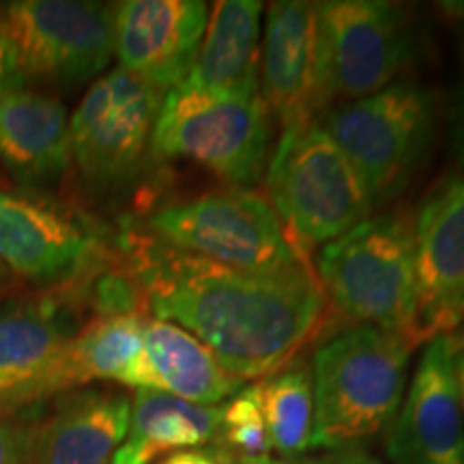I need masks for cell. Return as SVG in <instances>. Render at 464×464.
<instances>
[{
  "instance_id": "5bb4252c",
  "label": "cell",
  "mask_w": 464,
  "mask_h": 464,
  "mask_svg": "<svg viewBox=\"0 0 464 464\" xmlns=\"http://www.w3.org/2000/svg\"><path fill=\"white\" fill-rule=\"evenodd\" d=\"M260 100L284 130L321 112V26L318 3L280 0L266 9L260 48Z\"/></svg>"
},
{
  "instance_id": "1f68e13d",
  "label": "cell",
  "mask_w": 464,
  "mask_h": 464,
  "mask_svg": "<svg viewBox=\"0 0 464 464\" xmlns=\"http://www.w3.org/2000/svg\"><path fill=\"white\" fill-rule=\"evenodd\" d=\"M265 464H293V462H288V460H274V458H271V460H266Z\"/></svg>"
},
{
  "instance_id": "f546056e",
  "label": "cell",
  "mask_w": 464,
  "mask_h": 464,
  "mask_svg": "<svg viewBox=\"0 0 464 464\" xmlns=\"http://www.w3.org/2000/svg\"><path fill=\"white\" fill-rule=\"evenodd\" d=\"M456 150L464 161V56H462V82L460 100H458V123H456Z\"/></svg>"
},
{
  "instance_id": "d6986e66",
  "label": "cell",
  "mask_w": 464,
  "mask_h": 464,
  "mask_svg": "<svg viewBox=\"0 0 464 464\" xmlns=\"http://www.w3.org/2000/svg\"><path fill=\"white\" fill-rule=\"evenodd\" d=\"M260 17L258 0L213 5L196 65L181 86L224 100L260 97Z\"/></svg>"
},
{
  "instance_id": "7a4b0ae2",
  "label": "cell",
  "mask_w": 464,
  "mask_h": 464,
  "mask_svg": "<svg viewBox=\"0 0 464 464\" xmlns=\"http://www.w3.org/2000/svg\"><path fill=\"white\" fill-rule=\"evenodd\" d=\"M415 348V340L370 324H355L318 346L310 450L351 448L387 430L404 402Z\"/></svg>"
},
{
  "instance_id": "9c48e42d",
  "label": "cell",
  "mask_w": 464,
  "mask_h": 464,
  "mask_svg": "<svg viewBox=\"0 0 464 464\" xmlns=\"http://www.w3.org/2000/svg\"><path fill=\"white\" fill-rule=\"evenodd\" d=\"M164 95L121 67L91 84L69 121V153L86 183L112 189L138 172Z\"/></svg>"
},
{
  "instance_id": "52a82bcc",
  "label": "cell",
  "mask_w": 464,
  "mask_h": 464,
  "mask_svg": "<svg viewBox=\"0 0 464 464\" xmlns=\"http://www.w3.org/2000/svg\"><path fill=\"white\" fill-rule=\"evenodd\" d=\"M318 26L321 112L396 84L415 63L417 31L400 3L327 0L318 3Z\"/></svg>"
},
{
  "instance_id": "5b68a950",
  "label": "cell",
  "mask_w": 464,
  "mask_h": 464,
  "mask_svg": "<svg viewBox=\"0 0 464 464\" xmlns=\"http://www.w3.org/2000/svg\"><path fill=\"white\" fill-rule=\"evenodd\" d=\"M437 116V92L406 80L323 110L316 121L355 168L372 207L379 208L413 181L432 144Z\"/></svg>"
},
{
  "instance_id": "d4e9b609",
  "label": "cell",
  "mask_w": 464,
  "mask_h": 464,
  "mask_svg": "<svg viewBox=\"0 0 464 464\" xmlns=\"http://www.w3.org/2000/svg\"><path fill=\"white\" fill-rule=\"evenodd\" d=\"M26 78L22 73L20 63H17V54L7 28L3 24V17H0V92L17 89V86H24Z\"/></svg>"
},
{
  "instance_id": "f1b7e54d",
  "label": "cell",
  "mask_w": 464,
  "mask_h": 464,
  "mask_svg": "<svg viewBox=\"0 0 464 464\" xmlns=\"http://www.w3.org/2000/svg\"><path fill=\"white\" fill-rule=\"evenodd\" d=\"M160 464H224L219 458L200 454V451H179V454L168 456Z\"/></svg>"
},
{
  "instance_id": "2e32d148",
  "label": "cell",
  "mask_w": 464,
  "mask_h": 464,
  "mask_svg": "<svg viewBox=\"0 0 464 464\" xmlns=\"http://www.w3.org/2000/svg\"><path fill=\"white\" fill-rule=\"evenodd\" d=\"M69 318L54 299L0 310V417L56 396L58 359L75 335Z\"/></svg>"
},
{
  "instance_id": "8992f818",
  "label": "cell",
  "mask_w": 464,
  "mask_h": 464,
  "mask_svg": "<svg viewBox=\"0 0 464 464\" xmlns=\"http://www.w3.org/2000/svg\"><path fill=\"white\" fill-rule=\"evenodd\" d=\"M271 121L260 97L224 100L177 86L161 102L150 150L164 160L196 161L235 188L247 189L269 166Z\"/></svg>"
},
{
  "instance_id": "836d02e7",
  "label": "cell",
  "mask_w": 464,
  "mask_h": 464,
  "mask_svg": "<svg viewBox=\"0 0 464 464\" xmlns=\"http://www.w3.org/2000/svg\"><path fill=\"white\" fill-rule=\"evenodd\" d=\"M460 342H464V332H462V340Z\"/></svg>"
},
{
  "instance_id": "7c38bea8",
  "label": "cell",
  "mask_w": 464,
  "mask_h": 464,
  "mask_svg": "<svg viewBox=\"0 0 464 464\" xmlns=\"http://www.w3.org/2000/svg\"><path fill=\"white\" fill-rule=\"evenodd\" d=\"M456 342L439 335L423 348L404 402L387 428L392 464H464V420L454 382Z\"/></svg>"
},
{
  "instance_id": "d6a6232c",
  "label": "cell",
  "mask_w": 464,
  "mask_h": 464,
  "mask_svg": "<svg viewBox=\"0 0 464 464\" xmlns=\"http://www.w3.org/2000/svg\"><path fill=\"white\" fill-rule=\"evenodd\" d=\"M3 280H5V265L0 263V284H3Z\"/></svg>"
},
{
  "instance_id": "277c9868",
  "label": "cell",
  "mask_w": 464,
  "mask_h": 464,
  "mask_svg": "<svg viewBox=\"0 0 464 464\" xmlns=\"http://www.w3.org/2000/svg\"><path fill=\"white\" fill-rule=\"evenodd\" d=\"M316 277L344 316L421 344L415 332V222L404 211L370 216L323 246Z\"/></svg>"
},
{
  "instance_id": "7402d4cb",
  "label": "cell",
  "mask_w": 464,
  "mask_h": 464,
  "mask_svg": "<svg viewBox=\"0 0 464 464\" xmlns=\"http://www.w3.org/2000/svg\"><path fill=\"white\" fill-rule=\"evenodd\" d=\"M147 323L149 318L142 312L97 316L91 321L63 348L56 370L58 393L95 381H114L123 385L142 351Z\"/></svg>"
},
{
  "instance_id": "30bf717a",
  "label": "cell",
  "mask_w": 464,
  "mask_h": 464,
  "mask_svg": "<svg viewBox=\"0 0 464 464\" xmlns=\"http://www.w3.org/2000/svg\"><path fill=\"white\" fill-rule=\"evenodd\" d=\"M22 73L78 86L114 56V5L89 0H17L3 9Z\"/></svg>"
},
{
  "instance_id": "83f0119b",
  "label": "cell",
  "mask_w": 464,
  "mask_h": 464,
  "mask_svg": "<svg viewBox=\"0 0 464 464\" xmlns=\"http://www.w3.org/2000/svg\"><path fill=\"white\" fill-rule=\"evenodd\" d=\"M454 382H456V396L460 404V413L464 420V342H456L454 351Z\"/></svg>"
},
{
  "instance_id": "44dd1931",
  "label": "cell",
  "mask_w": 464,
  "mask_h": 464,
  "mask_svg": "<svg viewBox=\"0 0 464 464\" xmlns=\"http://www.w3.org/2000/svg\"><path fill=\"white\" fill-rule=\"evenodd\" d=\"M222 428V406H200L170 393L136 390L125 440L110 464H153L213 443Z\"/></svg>"
},
{
  "instance_id": "6da1fadb",
  "label": "cell",
  "mask_w": 464,
  "mask_h": 464,
  "mask_svg": "<svg viewBox=\"0 0 464 464\" xmlns=\"http://www.w3.org/2000/svg\"><path fill=\"white\" fill-rule=\"evenodd\" d=\"M136 266L155 318L196 335L243 382L293 363L324 316L310 265L243 271L161 246L142 252Z\"/></svg>"
},
{
  "instance_id": "ffe728a7",
  "label": "cell",
  "mask_w": 464,
  "mask_h": 464,
  "mask_svg": "<svg viewBox=\"0 0 464 464\" xmlns=\"http://www.w3.org/2000/svg\"><path fill=\"white\" fill-rule=\"evenodd\" d=\"M0 160L28 183L61 177L72 161L65 106L26 84L0 92Z\"/></svg>"
},
{
  "instance_id": "4fadbf2b",
  "label": "cell",
  "mask_w": 464,
  "mask_h": 464,
  "mask_svg": "<svg viewBox=\"0 0 464 464\" xmlns=\"http://www.w3.org/2000/svg\"><path fill=\"white\" fill-rule=\"evenodd\" d=\"M208 22L202 0H125L114 5V54L121 69L168 92L185 84Z\"/></svg>"
},
{
  "instance_id": "8fae6325",
  "label": "cell",
  "mask_w": 464,
  "mask_h": 464,
  "mask_svg": "<svg viewBox=\"0 0 464 464\" xmlns=\"http://www.w3.org/2000/svg\"><path fill=\"white\" fill-rule=\"evenodd\" d=\"M464 323V172L421 207L415 222V332L420 342Z\"/></svg>"
},
{
  "instance_id": "4dcf8cb0",
  "label": "cell",
  "mask_w": 464,
  "mask_h": 464,
  "mask_svg": "<svg viewBox=\"0 0 464 464\" xmlns=\"http://www.w3.org/2000/svg\"><path fill=\"white\" fill-rule=\"evenodd\" d=\"M439 9L448 14L451 20H458L464 24V3H440Z\"/></svg>"
},
{
  "instance_id": "3957f363",
  "label": "cell",
  "mask_w": 464,
  "mask_h": 464,
  "mask_svg": "<svg viewBox=\"0 0 464 464\" xmlns=\"http://www.w3.org/2000/svg\"><path fill=\"white\" fill-rule=\"evenodd\" d=\"M266 194L305 263L312 249L338 239L374 211L355 168L316 119L282 131L266 166Z\"/></svg>"
},
{
  "instance_id": "484cf974",
  "label": "cell",
  "mask_w": 464,
  "mask_h": 464,
  "mask_svg": "<svg viewBox=\"0 0 464 464\" xmlns=\"http://www.w3.org/2000/svg\"><path fill=\"white\" fill-rule=\"evenodd\" d=\"M301 464H387L381 458H376L370 451H365L362 445H351V448L329 450L321 456L304 458Z\"/></svg>"
},
{
  "instance_id": "ba28073f",
  "label": "cell",
  "mask_w": 464,
  "mask_h": 464,
  "mask_svg": "<svg viewBox=\"0 0 464 464\" xmlns=\"http://www.w3.org/2000/svg\"><path fill=\"white\" fill-rule=\"evenodd\" d=\"M149 228L164 246L230 269L310 265L290 246L269 200L252 189H219L172 202L149 218Z\"/></svg>"
},
{
  "instance_id": "603a6c76",
  "label": "cell",
  "mask_w": 464,
  "mask_h": 464,
  "mask_svg": "<svg viewBox=\"0 0 464 464\" xmlns=\"http://www.w3.org/2000/svg\"><path fill=\"white\" fill-rule=\"evenodd\" d=\"M260 406L271 448L286 458L310 450L314 428V387L305 363H290L258 382Z\"/></svg>"
},
{
  "instance_id": "4316f807",
  "label": "cell",
  "mask_w": 464,
  "mask_h": 464,
  "mask_svg": "<svg viewBox=\"0 0 464 464\" xmlns=\"http://www.w3.org/2000/svg\"><path fill=\"white\" fill-rule=\"evenodd\" d=\"M26 428L0 421V464H24Z\"/></svg>"
},
{
  "instance_id": "cb8c5ba5",
  "label": "cell",
  "mask_w": 464,
  "mask_h": 464,
  "mask_svg": "<svg viewBox=\"0 0 464 464\" xmlns=\"http://www.w3.org/2000/svg\"><path fill=\"white\" fill-rule=\"evenodd\" d=\"M218 440L228 445L239 464H265L271 460V440L260 406L258 385L243 387L222 406V428Z\"/></svg>"
},
{
  "instance_id": "e0dca14e",
  "label": "cell",
  "mask_w": 464,
  "mask_h": 464,
  "mask_svg": "<svg viewBox=\"0 0 464 464\" xmlns=\"http://www.w3.org/2000/svg\"><path fill=\"white\" fill-rule=\"evenodd\" d=\"M131 398L84 390L58 400L52 413L26 428L24 464H110L125 440Z\"/></svg>"
},
{
  "instance_id": "ac0fdd59",
  "label": "cell",
  "mask_w": 464,
  "mask_h": 464,
  "mask_svg": "<svg viewBox=\"0 0 464 464\" xmlns=\"http://www.w3.org/2000/svg\"><path fill=\"white\" fill-rule=\"evenodd\" d=\"M133 390L170 393L185 402L219 406L241 392L243 381L235 379L207 344L168 321H149L142 351L123 381Z\"/></svg>"
},
{
  "instance_id": "9a60e30c",
  "label": "cell",
  "mask_w": 464,
  "mask_h": 464,
  "mask_svg": "<svg viewBox=\"0 0 464 464\" xmlns=\"http://www.w3.org/2000/svg\"><path fill=\"white\" fill-rule=\"evenodd\" d=\"M100 254L95 232L52 202L0 191V263L42 284L82 276Z\"/></svg>"
}]
</instances>
